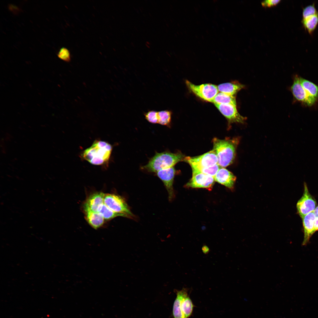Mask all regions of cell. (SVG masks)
Wrapping results in <instances>:
<instances>
[{
    "label": "cell",
    "mask_w": 318,
    "mask_h": 318,
    "mask_svg": "<svg viewBox=\"0 0 318 318\" xmlns=\"http://www.w3.org/2000/svg\"><path fill=\"white\" fill-rule=\"evenodd\" d=\"M240 140L238 137L232 138H228L224 139L216 138L213 139V149L216 152L218 159V164L220 167H226L233 163Z\"/></svg>",
    "instance_id": "1"
},
{
    "label": "cell",
    "mask_w": 318,
    "mask_h": 318,
    "mask_svg": "<svg viewBox=\"0 0 318 318\" xmlns=\"http://www.w3.org/2000/svg\"><path fill=\"white\" fill-rule=\"evenodd\" d=\"M112 146L108 142L96 140L81 154L83 159L95 165H102L108 162L112 150Z\"/></svg>",
    "instance_id": "2"
},
{
    "label": "cell",
    "mask_w": 318,
    "mask_h": 318,
    "mask_svg": "<svg viewBox=\"0 0 318 318\" xmlns=\"http://www.w3.org/2000/svg\"><path fill=\"white\" fill-rule=\"evenodd\" d=\"M185 157L179 152L156 153L148 163L142 168L149 172L156 173L160 170L174 166L178 163L183 160Z\"/></svg>",
    "instance_id": "3"
},
{
    "label": "cell",
    "mask_w": 318,
    "mask_h": 318,
    "mask_svg": "<svg viewBox=\"0 0 318 318\" xmlns=\"http://www.w3.org/2000/svg\"><path fill=\"white\" fill-rule=\"evenodd\" d=\"M186 83L191 92L205 101L212 102L218 92L217 86L213 84L206 83L197 85L187 80Z\"/></svg>",
    "instance_id": "4"
},
{
    "label": "cell",
    "mask_w": 318,
    "mask_h": 318,
    "mask_svg": "<svg viewBox=\"0 0 318 318\" xmlns=\"http://www.w3.org/2000/svg\"><path fill=\"white\" fill-rule=\"evenodd\" d=\"M183 161L188 163L191 168H208L217 164L218 163L216 154L213 149L200 156L185 157Z\"/></svg>",
    "instance_id": "5"
},
{
    "label": "cell",
    "mask_w": 318,
    "mask_h": 318,
    "mask_svg": "<svg viewBox=\"0 0 318 318\" xmlns=\"http://www.w3.org/2000/svg\"><path fill=\"white\" fill-rule=\"evenodd\" d=\"M104 203L115 212L124 214L129 218L132 216L133 215L126 203L119 196L112 194H105Z\"/></svg>",
    "instance_id": "6"
},
{
    "label": "cell",
    "mask_w": 318,
    "mask_h": 318,
    "mask_svg": "<svg viewBox=\"0 0 318 318\" xmlns=\"http://www.w3.org/2000/svg\"><path fill=\"white\" fill-rule=\"evenodd\" d=\"M316 205L315 200L309 193L307 185L304 182L303 194L297 204L298 213L302 218L308 214L313 212Z\"/></svg>",
    "instance_id": "7"
},
{
    "label": "cell",
    "mask_w": 318,
    "mask_h": 318,
    "mask_svg": "<svg viewBox=\"0 0 318 318\" xmlns=\"http://www.w3.org/2000/svg\"><path fill=\"white\" fill-rule=\"evenodd\" d=\"M291 90L295 99L307 106H311L316 101L317 99L310 95L302 87L299 77L297 75L294 77Z\"/></svg>",
    "instance_id": "8"
},
{
    "label": "cell",
    "mask_w": 318,
    "mask_h": 318,
    "mask_svg": "<svg viewBox=\"0 0 318 318\" xmlns=\"http://www.w3.org/2000/svg\"><path fill=\"white\" fill-rule=\"evenodd\" d=\"M192 176L186 187L193 188H204L211 190L214 184V178L194 170Z\"/></svg>",
    "instance_id": "9"
},
{
    "label": "cell",
    "mask_w": 318,
    "mask_h": 318,
    "mask_svg": "<svg viewBox=\"0 0 318 318\" xmlns=\"http://www.w3.org/2000/svg\"><path fill=\"white\" fill-rule=\"evenodd\" d=\"M216 107L226 118L229 123H244L246 118L238 112L236 106L231 104H215Z\"/></svg>",
    "instance_id": "10"
},
{
    "label": "cell",
    "mask_w": 318,
    "mask_h": 318,
    "mask_svg": "<svg viewBox=\"0 0 318 318\" xmlns=\"http://www.w3.org/2000/svg\"><path fill=\"white\" fill-rule=\"evenodd\" d=\"M175 173L174 166L160 170L156 173L157 175L162 181L165 186L170 201L174 197L173 184Z\"/></svg>",
    "instance_id": "11"
},
{
    "label": "cell",
    "mask_w": 318,
    "mask_h": 318,
    "mask_svg": "<svg viewBox=\"0 0 318 318\" xmlns=\"http://www.w3.org/2000/svg\"><path fill=\"white\" fill-rule=\"evenodd\" d=\"M215 181L231 190L233 188L236 177L224 168L220 167L214 177Z\"/></svg>",
    "instance_id": "12"
},
{
    "label": "cell",
    "mask_w": 318,
    "mask_h": 318,
    "mask_svg": "<svg viewBox=\"0 0 318 318\" xmlns=\"http://www.w3.org/2000/svg\"><path fill=\"white\" fill-rule=\"evenodd\" d=\"M315 218L314 213L312 212L302 218L304 231V238L302 244L303 246L308 243L310 238L315 232L314 222Z\"/></svg>",
    "instance_id": "13"
},
{
    "label": "cell",
    "mask_w": 318,
    "mask_h": 318,
    "mask_svg": "<svg viewBox=\"0 0 318 318\" xmlns=\"http://www.w3.org/2000/svg\"><path fill=\"white\" fill-rule=\"evenodd\" d=\"M105 195L102 192H97L90 195L84 203L85 212L90 211L97 212L99 207L104 203Z\"/></svg>",
    "instance_id": "14"
},
{
    "label": "cell",
    "mask_w": 318,
    "mask_h": 318,
    "mask_svg": "<svg viewBox=\"0 0 318 318\" xmlns=\"http://www.w3.org/2000/svg\"><path fill=\"white\" fill-rule=\"evenodd\" d=\"M244 87V85L236 81L224 83L217 86L218 91L233 96Z\"/></svg>",
    "instance_id": "15"
},
{
    "label": "cell",
    "mask_w": 318,
    "mask_h": 318,
    "mask_svg": "<svg viewBox=\"0 0 318 318\" xmlns=\"http://www.w3.org/2000/svg\"><path fill=\"white\" fill-rule=\"evenodd\" d=\"M188 289L183 288L178 291L177 296L174 302L173 307V315L174 318H185L181 310L180 305L183 299L188 295Z\"/></svg>",
    "instance_id": "16"
},
{
    "label": "cell",
    "mask_w": 318,
    "mask_h": 318,
    "mask_svg": "<svg viewBox=\"0 0 318 318\" xmlns=\"http://www.w3.org/2000/svg\"><path fill=\"white\" fill-rule=\"evenodd\" d=\"M85 212L87 221L94 228L97 229L103 225L105 219L99 213L90 211Z\"/></svg>",
    "instance_id": "17"
},
{
    "label": "cell",
    "mask_w": 318,
    "mask_h": 318,
    "mask_svg": "<svg viewBox=\"0 0 318 318\" xmlns=\"http://www.w3.org/2000/svg\"><path fill=\"white\" fill-rule=\"evenodd\" d=\"M302 23L305 29L310 34H312L318 24V13L302 19Z\"/></svg>",
    "instance_id": "18"
},
{
    "label": "cell",
    "mask_w": 318,
    "mask_h": 318,
    "mask_svg": "<svg viewBox=\"0 0 318 318\" xmlns=\"http://www.w3.org/2000/svg\"><path fill=\"white\" fill-rule=\"evenodd\" d=\"M212 102L215 104H229L236 105L235 96H232L223 92H220L216 95Z\"/></svg>",
    "instance_id": "19"
},
{
    "label": "cell",
    "mask_w": 318,
    "mask_h": 318,
    "mask_svg": "<svg viewBox=\"0 0 318 318\" xmlns=\"http://www.w3.org/2000/svg\"><path fill=\"white\" fill-rule=\"evenodd\" d=\"M194 306L188 295L183 299L181 302L180 308L185 318H189L191 317Z\"/></svg>",
    "instance_id": "20"
},
{
    "label": "cell",
    "mask_w": 318,
    "mask_h": 318,
    "mask_svg": "<svg viewBox=\"0 0 318 318\" xmlns=\"http://www.w3.org/2000/svg\"><path fill=\"white\" fill-rule=\"evenodd\" d=\"M97 213L100 214L105 219L110 220L117 216H122L128 217L123 214L115 212L108 208L104 203L101 205L98 209Z\"/></svg>",
    "instance_id": "21"
},
{
    "label": "cell",
    "mask_w": 318,
    "mask_h": 318,
    "mask_svg": "<svg viewBox=\"0 0 318 318\" xmlns=\"http://www.w3.org/2000/svg\"><path fill=\"white\" fill-rule=\"evenodd\" d=\"M300 83L307 92L316 99L318 98V86L305 79L299 77Z\"/></svg>",
    "instance_id": "22"
},
{
    "label": "cell",
    "mask_w": 318,
    "mask_h": 318,
    "mask_svg": "<svg viewBox=\"0 0 318 318\" xmlns=\"http://www.w3.org/2000/svg\"><path fill=\"white\" fill-rule=\"evenodd\" d=\"M172 114L171 111L168 110L158 112V123L170 127L171 125Z\"/></svg>",
    "instance_id": "23"
},
{
    "label": "cell",
    "mask_w": 318,
    "mask_h": 318,
    "mask_svg": "<svg viewBox=\"0 0 318 318\" xmlns=\"http://www.w3.org/2000/svg\"><path fill=\"white\" fill-rule=\"evenodd\" d=\"M220 167L217 164L208 168L193 167L191 168L192 170L198 171L214 178Z\"/></svg>",
    "instance_id": "24"
},
{
    "label": "cell",
    "mask_w": 318,
    "mask_h": 318,
    "mask_svg": "<svg viewBox=\"0 0 318 318\" xmlns=\"http://www.w3.org/2000/svg\"><path fill=\"white\" fill-rule=\"evenodd\" d=\"M318 13L314 3L309 5L304 8L302 12V19L315 15Z\"/></svg>",
    "instance_id": "25"
},
{
    "label": "cell",
    "mask_w": 318,
    "mask_h": 318,
    "mask_svg": "<svg viewBox=\"0 0 318 318\" xmlns=\"http://www.w3.org/2000/svg\"><path fill=\"white\" fill-rule=\"evenodd\" d=\"M58 57L64 62H69L71 60V56L69 50L66 48L62 47L57 54Z\"/></svg>",
    "instance_id": "26"
},
{
    "label": "cell",
    "mask_w": 318,
    "mask_h": 318,
    "mask_svg": "<svg viewBox=\"0 0 318 318\" xmlns=\"http://www.w3.org/2000/svg\"><path fill=\"white\" fill-rule=\"evenodd\" d=\"M144 115L145 118L149 122L153 124L158 123V112L150 110L145 113Z\"/></svg>",
    "instance_id": "27"
},
{
    "label": "cell",
    "mask_w": 318,
    "mask_h": 318,
    "mask_svg": "<svg viewBox=\"0 0 318 318\" xmlns=\"http://www.w3.org/2000/svg\"><path fill=\"white\" fill-rule=\"evenodd\" d=\"M280 1V0H266L262 1L261 4L264 7H271L276 5Z\"/></svg>",
    "instance_id": "28"
},
{
    "label": "cell",
    "mask_w": 318,
    "mask_h": 318,
    "mask_svg": "<svg viewBox=\"0 0 318 318\" xmlns=\"http://www.w3.org/2000/svg\"><path fill=\"white\" fill-rule=\"evenodd\" d=\"M202 250L203 252L205 254H207L210 251L209 248L206 245L203 246L202 248Z\"/></svg>",
    "instance_id": "29"
},
{
    "label": "cell",
    "mask_w": 318,
    "mask_h": 318,
    "mask_svg": "<svg viewBox=\"0 0 318 318\" xmlns=\"http://www.w3.org/2000/svg\"><path fill=\"white\" fill-rule=\"evenodd\" d=\"M314 229L315 232L318 231V217L315 218L314 222Z\"/></svg>",
    "instance_id": "30"
},
{
    "label": "cell",
    "mask_w": 318,
    "mask_h": 318,
    "mask_svg": "<svg viewBox=\"0 0 318 318\" xmlns=\"http://www.w3.org/2000/svg\"><path fill=\"white\" fill-rule=\"evenodd\" d=\"M313 212L316 217H318V206L316 207Z\"/></svg>",
    "instance_id": "31"
}]
</instances>
